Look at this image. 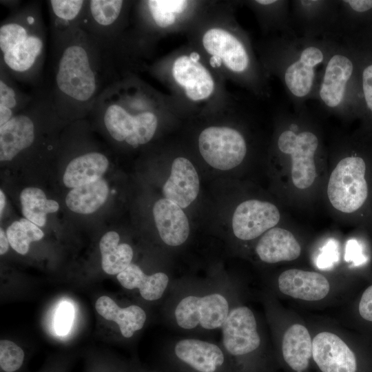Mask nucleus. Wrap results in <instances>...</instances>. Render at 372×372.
I'll list each match as a JSON object with an SVG mask.
<instances>
[{
  "instance_id": "1",
  "label": "nucleus",
  "mask_w": 372,
  "mask_h": 372,
  "mask_svg": "<svg viewBox=\"0 0 372 372\" xmlns=\"http://www.w3.org/2000/svg\"><path fill=\"white\" fill-rule=\"evenodd\" d=\"M81 27L52 37L51 74L43 85L68 121L90 114L103 92L123 74V56Z\"/></svg>"
},
{
  "instance_id": "2",
  "label": "nucleus",
  "mask_w": 372,
  "mask_h": 372,
  "mask_svg": "<svg viewBox=\"0 0 372 372\" xmlns=\"http://www.w3.org/2000/svg\"><path fill=\"white\" fill-rule=\"evenodd\" d=\"M333 39L276 35L264 45L261 64L268 76L281 81L294 110L313 100Z\"/></svg>"
},
{
  "instance_id": "3",
  "label": "nucleus",
  "mask_w": 372,
  "mask_h": 372,
  "mask_svg": "<svg viewBox=\"0 0 372 372\" xmlns=\"http://www.w3.org/2000/svg\"><path fill=\"white\" fill-rule=\"evenodd\" d=\"M156 102L153 92L141 81H120L103 92L90 115L101 120L113 140L136 148L157 130Z\"/></svg>"
},
{
  "instance_id": "4",
  "label": "nucleus",
  "mask_w": 372,
  "mask_h": 372,
  "mask_svg": "<svg viewBox=\"0 0 372 372\" xmlns=\"http://www.w3.org/2000/svg\"><path fill=\"white\" fill-rule=\"evenodd\" d=\"M46 31L41 3L29 2L11 10L0 25V67L16 82L41 86Z\"/></svg>"
},
{
  "instance_id": "5",
  "label": "nucleus",
  "mask_w": 372,
  "mask_h": 372,
  "mask_svg": "<svg viewBox=\"0 0 372 372\" xmlns=\"http://www.w3.org/2000/svg\"><path fill=\"white\" fill-rule=\"evenodd\" d=\"M313 100L331 114L347 118L360 117L358 62L347 40L333 39Z\"/></svg>"
},
{
  "instance_id": "6",
  "label": "nucleus",
  "mask_w": 372,
  "mask_h": 372,
  "mask_svg": "<svg viewBox=\"0 0 372 372\" xmlns=\"http://www.w3.org/2000/svg\"><path fill=\"white\" fill-rule=\"evenodd\" d=\"M201 45L213 68L225 70L256 95H269V76L256 58L247 34L239 28H209L202 35Z\"/></svg>"
},
{
  "instance_id": "7",
  "label": "nucleus",
  "mask_w": 372,
  "mask_h": 372,
  "mask_svg": "<svg viewBox=\"0 0 372 372\" xmlns=\"http://www.w3.org/2000/svg\"><path fill=\"white\" fill-rule=\"evenodd\" d=\"M276 147L291 161L293 184L300 189L309 187L316 177V156L320 149V138L311 127L307 107L279 116Z\"/></svg>"
},
{
  "instance_id": "8",
  "label": "nucleus",
  "mask_w": 372,
  "mask_h": 372,
  "mask_svg": "<svg viewBox=\"0 0 372 372\" xmlns=\"http://www.w3.org/2000/svg\"><path fill=\"white\" fill-rule=\"evenodd\" d=\"M365 171L364 158L356 154L347 155L339 161L327 187L328 198L334 208L352 213L362 207L368 196Z\"/></svg>"
},
{
  "instance_id": "9",
  "label": "nucleus",
  "mask_w": 372,
  "mask_h": 372,
  "mask_svg": "<svg viewBox=\"0 0 372 372\" xmlns=\"http://www.w3.org/2000/svg\"><path fill=\"white\" fill-rule=\"evenodd\" d=\"M200 155L211 167L229 170L238 166L247 153L244 135L228 126H209L198 137Z\"/></svg>"
},
{
  "instance_id": "10",
  "label": "nucleus",
  "mask_w": 372,
  "mask_h": 372,
  "mask_svg": "<svg viewBox=\"0 0 372 372\" xmlns=\"http://www.w3.org/2000/svg\"><path fill=\"white\" fill-rule=\"evenodd\" d=\"M340 0H293L291 16L298 36L311 39L336 38Z\"/></svg>"
},
{
  "instance_id": "11",
  "label": "nucleus",
  "mask_w": 372,
  "mask_h": 372,
  "mask_svg": "<svg viewBox=\"0 0 372 372\" xmlns=\"http://www.w3.org/2000/svg\"><path fill=\"white\" fill-rule=\"evenodd\" d=\"M128 1L88 0L81 27L103 45L118 48L124 41L122 35Z\"/></svg>"
},
{
  "instance_id": "12",
  "label": "nucleus",
  "mask_w": 372,
  "mask_h": 372,
  "mask_svg": "<svg viewBox=\"0 0 372 372\" xmlns=\"http://www.w3.org/2000/svg\"><path fill=\"white\" fill-rule=\"evenodd\" d=\"M229 313V303L220 293L202 297L188 296L177 304L174 316L177 324L190 330L200 325L205 329L221 328Z\"/></svg>"
},
{
  "instance_id": "13",
  "label": "nucleus",
  "mask_w": 372,
  "mask_h": 372,
  "mask_svg": "<svg viewBox=\"0 0 372 372\" xmlns=\"http://www.w3.org/2000/svg\"><path fill=\"white\" fill-rule=\"evenodd\" d=\"M171 76L190 101H205L214 93L216 83L212 74L196 52L178 56L172 63Z\"/></svg>"
},
{
  "instance_id": "14",
  "label": "nucleus",
  "mask_w": 372,
  "mask_h": 372,
  "mask_svg": "<svg viewBox=\"0 0 372 372\" xmlns=\"http://www.w3.org/2000/svg\"><path fill=\"white\" fill-rule=\"evenodd\" d=\"M280 218L279 210L273 204L256 199L245 200L233 214V232L238 239L250 240L273 228Z\"/></svg>"
},
{
  "instance_id": "15",
  "label": "nucleus",
  "mask_w": 372,
  "mask_h": 372,
  "mask_svg": "<svg viewBox=\"0 0 372 372\" xmlns=\"http://www.w3.org/2000/svg\"><path fill=\"white\" fill-rule=\"evenodd\" d=\"M221 328L223 346L232 355L249 353L260 346L256 320L252 311L247 307L231 309Z\"/></svg>"
},
{
  "instance_id": "16",
  "label": "nucleus",
  "mask_w": 372,
  "mask_h": 372,
  "mask_svg": "<svg viewBox=\"0 0 372 372\" xmlns=\"http://www.w3.org/2000/svg\"><path fill=\"white\" fill-rule=\"evenodd\" d=\"M312 356L322 372H355L353 352L335 334L321 332L312 341Z\"/></svg>"
},
{
  "instance_id": "17",
  "label": "nucleus",
  "mask_w": 372,
  "mask_h": 372,
  "mask_svg": "<svg viewBox=\"0 0 372 372\" xmlns=\"http://www.w3.org/2000/svg\"><path fill=\"white\" fill-rule=\"evenodd\" d=\"M199 189L198 175L192 162L185 157L176 158L170 176L163 187L165 198L186 208L197 198Z\"/></svg>"
},
{
  "instance_id": "18",
  "label": "nucleus",
  "mask_w": 372,
  "mask_h": 372,
  "mask_svg": "<svg viewBox=\"0 0 372 372\" xmlns=\"http://www.w3.org/2000/svg\"><path fill=\"white\" fill-rule=\"evenodd\" d=\"M153 216L159 236L166 245L179 246L187 240L189 220L177 204L165 198L159 199L154 205Z\"/></svg>"
},
{
  "instance_id": "19",
  "label": "nucleus",
  "mask_w": 372,
  "mask_h": 372,
  "mask_svg": "<svg viewBox=\"0 0 372 372\" xmlns=\"http://www.w3.org/2000/svg\"><path fill=\"white\" fill-rule=\"evenodd\" d=\"M278 287L282 293L292 298L316 301L327 296L330 285L319 273L291 269L279 276Z\"/></svg>"
},
{
  "instance_id": "20",
  "label": "nucleus",
  "mask_w": 372,
  "mask_h": 372,
  "mask_svg": "<svg viewBox=\"0 0 372 372\" xmlns=\"http://www.w3.org/2000/svg\"><path fill=\"white\" fill-rule=\"evenodd\" d=\"M340 39L354 48L358 62L360 117L372 121V30Z\"/></svg>"
},
{
  "instance_id": "21",
  "label": "nucleus",
  "mask_w": 372,
  "mask_h": 372,
  "mask_svg": "<svg viewBox=\"0 0 372 372\" xmlns=\"http://www.w3.org/2000/svg\"><path fill=\"white\" fill-rule=\"evenodd\" d=\"M174 353L196 372H216L225 362L224 353L218 345L198 339L179 340L175 344Z\"/></svg>"
},
{
  "instance_id": "22",
  "label": "nucleus",
  "mask_w": 372,
  "mask_h": 372,
  "mask_svg": "<svg viewBox=\"0 0 372 372\" xmlns=\"http://www.w3.org/2000/svg\"><path fill=\"white\" fill-rule=\"evenodd\" d=\"M256 251L262 261L276 263L298 258L301 253V247L289 231L273 227L261 237L256 247Z\"/></svg>"
},
{
  "instance_id": "23",
  "label": "nucleus",
  "mask_w": 372,
  "mask_h": 372,
  "mask_svg": "<svg viewBox=\"0 0 372 372\" xmlns=\"http://www.w3.org/2000/svg\"><path fill=\"white\" fill-rule=\"evenodd\" d=\"M109 166L107 158L99 152H89L74 158L67 165L63 180L67 187L75 188L94 183Z\"/></svg>"
},
{
  "instance_id": "24",
  "label": "nucleus",
  "mask_w": 372,
  "mask_h": 372,
  "mask_svg": "<svg viewBox=\"0 0 372 372\" xmlns=\"http://www.w3.org/2000/svg\"><path fill=\"white\" fill-rule=\"evenodd\" d=\"M258 20L267 32L276 35H297L293 27L291 16V1L256 0L248 2Z\"/></svg>"
},
{
  "instance_id": "25",
  "label": "nucleus",
  "mask_w": 372,
  "mask_h": 372,
  "mask_svg": "<svg viewBox=\"0 0 372 372\" xmlns=\"http://www.w3.org/2000/svg\"><path fill=\"white\" fill-rule=\"evenodd\" d=\"M96 311L105 319L115 322L122 335L131 338L141 330L146 320L145 311L137 305L121 308L111 298L103 296L95 303Z\"/></svg>"
},
{
  "instance_id": "26",
  "label": "nucleus",
  "mask_w": 372,
  "mask_h": 372,
  "mask_svg": "<svg viewBox=\"0 0 372 372\" xmlns=\"http://www.w3.org/2000/svg\"><path fill=\"white\" fill-rule=\"evenodd\" d=\"M372 30V0H340L337 39Z\"/></svg>"
},
{
  "instance_id": "27",
  "label": "nucleus",
  "mask_w": 372,
  "mask_h": 372,
  "mask_svg": "<svg viewBox=\"0 0 372 372\" xmlns=\"http://www.w3.org/2000/svg\"><path fill=\"white\" fill-rule=\"evenodd\" d=\"M119 283L127 289H138L146 300H158L163 295L169 283V277L163 272L146 275L136 265L131 263L117 274Z\"/></svg>"
},
{
  "instance_id": "28",
  "label": "nucleus",
  "mask_w": 372,
  "mask_h": 372,
  "mask_svg": "<svg viewBox=\"0 0 372 372\" xmlns=\"http://www.w3.org/2000/svg\"><path fill=\"white\" fill-rule=\"evenodd\" d=\"M282 351L285 361L293 370L304 371L312 356V340L307 329L299 324L291 326L284 335Z\"/></svg>"
},
{
  "instance_id": "29",
  "label": "nucleus",
  "mask_w": 372,
  "mask_h": 372,
  "mask_svg": "<svg viewBox=\"0 0 372 372\" xmlns=\"http://www.w3.org/2000/svg\"><path fill=\"white\" fill-rule=\"evenodd\" d=\"M88 0L48 1L51 37L81 27Z\"/></svg>"
},
{
  "instance_id": "30",
  "label": "nucleus",
  "mask_w": 372,
  "mask_h": 372,
  "mask_svg": "<svg viewBox=\"0 0 372 372\" xmlns=\"http://www.w3.org/2000/svg\"><path fill=\"white\" fill-rule=\"evenodd\" d=\"M108 193L107 182L100 178L94 183L73 188L67 194L65 203L74 212L90 214L105 203Z\"/></svg>"
},
{
  "instance_id": "31",
  "label": "nucleus",
  "mask_w": 372,
  "mask_h": 372,
  "mask_svg": "<svg viewBox=\"0 0 372 372\" xmlns=\"http://www.w3.org/2000/svg\"><path fill=\"white\" fill-rule=\"evenodd\" d=\"M120 237L114 231L105 234L99 243L101 254V266L110 275H117L124 271L133 258V250L127 243L119 244Z\"/></svg>"
},
{
  "instance_id": "32",
  "label": "nucleus",
  "mask_w": 372,
  "mask_h": 372,
  "mask_svg": "<svg viewBox=\"0 0 372 372\" xmlns=\"http://www.w3.org/2000/svg\"><path fill=\"white\" fill-rule=\"evenodd\" d=\"M16 83L0 67V127L23 110L32 99L33 93L21 91Z\"/></svg>"
},
{
  "instance_id": "33",
  "label": "nucleus",
  "mask_w": 372,
  "mask_h": 372,
  "mask_svg": "<svg viewBox=\"0 0 372 372\" xmlns=\"http://www.w3.org/2000/svg\"><path fill=\"white\" fill-rule=\"evenodd\" d=\"M141 14L158 29L173 26L188 8L189 1L181 0H149L141 2Z\"/></svg>"
},
{
  "instance_id": "34",
  "label": "nucleus",
  "mask_w": 372,
  "mask_h": 372,
  "mask_svg": "<svg viewBox=\"0 0 372 372\" xmlns=\"http://www.w3.org/2000/svg\"><path fill=\"white\" fill-rule=\"evenodd\" d=\"M22 213L25 218L39 227L46 222L48 213L56 211L59 205L54 200L47 199L43 190L37 187H26L20 194Z\"/></svg>"
},
{
  "instance_id": "35",
  "label": "nucleus",
  "mask_w": 372,
  "mask_h": 372,
  "mask_svg": "<svg viewBox=\"0 0 372 372\" xmlns=\"http://www.w3.org/2000/svg\"><path fill=\"white\" fill-rule=\"evenodd\" d=\"M6 235L11 247L21 255L28 253L32 242L40 240L44 236L41 229L27 218L13 222L8 227Z\"/></svg>"
},
{
  "instance_id": "36",
  "label": "nucleus",
  "mask_w": 372,
  "mask_h": 372,
  "mask_svg": "<svg viewBox=\"0 0 372 372\" xmlns=\"http://www.w3.org/2000/svg\"><path fill=\"white\" fill-rule=\"evenodd\" d=\"M25 360L23 350L10 340L0 342V367L3 372H16L23 366Z\"/></svg>"
},
{
  "instance_id": "37",
  "label": "nucleus",
  "mask_w": 372,
  "mask_h": 372,
  "mask_svg": "<svg viewBox=\"0 0 372 372\" xmlns=\"http://www.w3.org/2000/svg\"><path fill=\"white\" fill-rule=\"evenodd\" d=\"M74 317L72 306L64 302L59 304L54 318V329L56 332L63 335L68 333Z\"/></svg>"
},
{
  "instance_id": "38",
  "label": "nucleus",
  "mask_w": 372,
  "mask_h": 372,
  "mask_svg": "<svg viewBox=\"0 0 372 372\" xmlns=\"http://www.w3.org/2000/svg\"><path fill=\"white\" fill-rule=\"evenodd\" d=\"M335 258H337L335 244L331 241L327 244L318 256L317 265L321 269L327 268L335 261Z\"/></svg>"
},
{
  "instance_id": "39",
  "label": "nucleus",
  "mask_w": 372,
  "mask_h": 372,
  "mask_svg": "<svg viewBox=\"0 0 372 372\" xmlns=\"http://www.w3.org/2000/svg\"><path fill=\"white\" fill-rule=\"evenodd\" d=\"M359 313L362 318L372 322V285L363 293L359 303Z\"/></svg>"
},
{
  "instance_id": "40",
  "label": "nucleus",
  "mask_w": 372,
  "mask_h": 372,
  "mask_svg": "<svg viewBox=\"0 0 372 372\" xmlns=\"http://www.w3.org/2000/svg\"><path fill=\"white\" fill-rule=\"evenodd\" d=\"M345 258L351 260L355 265H360L364 262L365 258L362 254V250L358 242L355 240H350L347 245Z\"/></svg>"
},
{
  "instance_id": "41",
  "label": "nucleus",
  "mask_w": 372,
  "mask_h": 372,
  "mask_svg": "<svg viewBox=\"0 0 372 372\" xmlns=\"http://www.w3.org/2000/svg\"><path fill=\"white\" fill-rule=\"evenodd\" d=\"M9 241L7 235L2 228L0 229V254H5L9 249Z\"/></svg>"
},
{
  "instance_id": "42",
  "label": "nucleus",
  "mask_w": 372,
  "mask_h": 372,
  "mask_svg": "<svg viewBox=\"0 0 372 372\" xmlns=\"http://www.w3.org/2000/svg\"><path fill=\"white\" fill-rule=\"evenodd\" d=\"M5 204H6V196H5V194L3 192V191L1 189L0 190V213H1V216L2 215V212H3V210L4 209Z\"/></svg>"
}]
</instances>
